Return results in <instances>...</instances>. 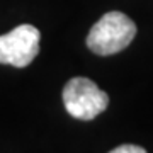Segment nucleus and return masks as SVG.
Segmentation results:
<instances>
[{
    "instance_id": "nucleus-2",
    "label": "nucleus",
    "mask_w": 153,
    "mask_h": 153,
    "mask_svg": "<svg viewBox=\"0 0 153 153\" xmlns=\"http://www.w3.org/2000/svg\"><path fill=\"white\" fill-rule=\"evenodd\" d=\"M63 104L66 112L80 121H92L104 112L109 104V95L100 90L90 78L75 76L63 88Z\"/></svg>"
},
{
    "instance_id": "nucleus-4",
    "label": "nucleus",
    "mask_w": 153,
    "mask_h": 153,
    "mask_svg": "<svg viewBox=\"0 0 153 153\" xmlns=\"http://www.w3.org/2000/svg\"><path fill=\"white\" fill-rule=\"evenodd\" d=\"M109 153H146V150L138 145H121V146L111 150Z\"/></svg>"
},
{
    "instance_id": "nucleus-3",
    "label": "nucleus",
    "mask_w": 153,
    "mask_h": 153,
    "mask_svg": "<svg viewBox=\"0 0 153 153\" xmlns=\"http://www.w3.org/2000/svg\"><path fill=\"white\" fill-rule=\"evenodd\" d=\"M41 33L31 24H21L0 36V63L24 68L31 65L39 53Z\"/></svg>"
},
{
    "instance_id": "nucleus-1",
    "label": "nucleus",
    "mask_w": 153,
    "mask_h": 153,
    "mask_svg": "<svg viewBox=\"0 0 153 153\" xmlns=\"http://www.w3.org/2000/svg\"><path fill=\"white\" fill-rule=\"evenodd\" d=\"M136 36V24L123 12L112 10L100 17L87 36L88 49L100 56L126 49Z\"/></svg>"
}]
</instances>
